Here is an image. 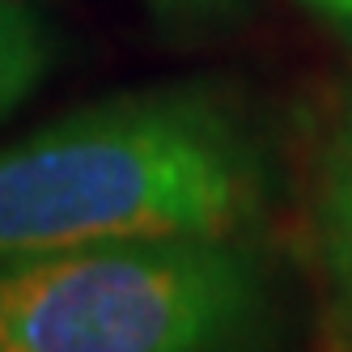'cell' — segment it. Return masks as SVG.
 <instances>
[{
  "label": "cell",
  "instance_id": "6da1fadb",
  "mask_svg": "<svg viewBox=\"0 0 352 352\" xmlns=\"http://www.w3.org/2000/svg\"><path fill=\"white\" fill-rule=\"evenodd\" d=\"M276 153L238 94L128 89L0 148V263L60 250L259 234Z\"/></svg>",
  "mask_w": 352,
  "mask_h": 352
},
{
  "label": "cell",
  "instance_id": "7a4b0ae2",
  "mask_svg": "<svg viewBox=\"0 0 352 352\" xmlns=\"http://www.w3.org/2000/svg\"><path fill=\"white\" fill-rule=\"evenodd\" d=\"M259 234L111 242L0 263V352H285Z\"/></svg>",
  "mask_w": 352,
  "mask_h": 352
},
{
  "label": "cell",
  "instance_id": "3957f363",
  "mask_svg": "<svg viewBox=\"0 0 352 352\" xmlns=\"http://www.w3.org/2000/svg\"><path fill=\"white\" fill-rule=\"evenodd\" d=\"M318 230H322L327 280L336 289L340 314L352 322V102L340 119V132H336L331 153H327V166H322Z\"/></svg>",
  "mask_w": 352,
  "mask_h": 352
},
{
  "label": "cell",
  "instance_id": "277c9868",
  "mask_svg": "<svg viewBox=\"0 0 352 352\" xmlns=\"http://www.w3.org/2000/svg\"><path fill=\"white\" fill-rule=\"evenodd\" d=\"M52 68V30L30 0H0V119L17 111Z\"/></svg>",
  "mask_w": 352,
  "mask_h": 352
},
{
  "label": "cell",
  "instance_id": "5b68a950",
  "mask_svg": "<svg viewBox=\"0 0 352 352\" xmlns=\"http://www.w3.org/2000/svg\"><path fill=\"white\" fill-rule=\"evenodd\" d=\"M144 9L170 26H221L246 9V0H144Z\"/></svg>",
  "mask_w": 352,
  "mask_h": 352
},
{
  "label": "cell",
  "instance_id": "8992f818",
  "mask_svg": "<svg viewBox=\"0 0 352 352\" xmlns=\"http://www.w3.org/2000/svg\"><path fill=\"white\" fill-rule=\"evenodd\" d=\"M310 17H318L336 38L352 43V0H297Z\"/></svg>",
  "mask_w": 352,
  "mask_h": 352
}]
</instances>
